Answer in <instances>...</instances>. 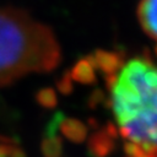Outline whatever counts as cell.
<instances>
[{"mask_svg":"<svg viewBox=\"0 0 157 157\" xmlns=\"http://www.w3.org/2000/svg\"><path fill=\"white\" fill-rule=\"evenodd\" d=\"M93 60L105 76L125 157H157V65L148 56L123 61L109 52H98Z\"/></svg>","mask_w":157,"mask_h":157,"instance_id":"cell-1","label":"cell"},{"mask_svg":"<svg viewBox=\"0 0 157 157\" xmlns=\"http://www.w3.org/2000/svg\"><path fill=\"white\" fill-rule=\"evenodd\" d=\"M59 60V43L49 27L23 11L0 9V86L50 71Z\"/></svg>","mask_w":157,"mask_h":157,"instance_id":"cell-2","label":"cell"},{"mask_svg":"<svg viewBox=\"0 0 157 157\" xmlns=\"http://www.w3.org/2000/svg\"><path fill=\"white\" fill-rule=\"evenodd\" d=\"M137 18L146 34L157 40V0H141L137 6Z\"/></svg>","mask_w":157,"mask_h":157,"instance_id":"cell-3","label":"cell"},{"mask_svg":"<svg viewBox=\"0 0 157 157\" xmlns=\"http://www.w3.org/2000/svg\"><path fill=\"white\" fill-rule=\"evenodd\" d=\"M0 157H23V155L16 142L6 137H0Z\"/></svg>","mask_w":157,"mask_h":157,"instance_id":"cell-4","label":"cell"}]
</instances>
